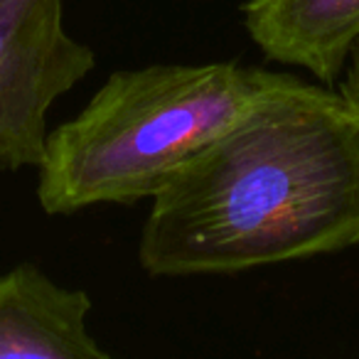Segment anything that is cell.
<instances>
[{
    "label": "cell",
    "mask_w": 359,
    "mask_h": 359,
    "mask_svg": "<svg viewBox=\"0 0 359 359\" xmlns=\"http://www.w3.org/2000/svg\"><path fill=\"white\" fill-rule=\"evenodd\" d=\"M359 246V126L295 74L251 104L150 200L138 264L226 276Z\"/></svg>",
    "instance_id": "6da1fadb"
},
{
    "label": "cell",
    "mask_w": 359,
    "mask_h": 359,
    "mask_svg": "<svg viewBox=\"0 0 359 359\" xmlns=\"http://www.w3.org/2000/svg\"><path fill=\"white\" fill-rule=\"evenodd\" d=\"M290 72L241 62L118 69L47 133L37 202L50 217L153 200L202 148Z\"/></svg>",
    "instance_id": "7a4b0ae2"
},
{
    "label": "cell",
    "mask_w": 359,
    "mask_h": 359,
    "mask_svg": "<svg viewBox=\"0 0 359 359\" xmlns=\"http://www.w3.org/2000/svg\"><path fill=\"white\" fill-rule=\"evenodd\" d=\"M96 55L65 27V0H0V170L37 168L57 99L94 72Z\"/></svg>",
    "instance_id": "3957f363"
},
{
    "label": "cell",
    "mask_w": 359,
    "mask_h": 359,
    "mask_svg": "<svg viewBox=\"0 0 359 359\" xmlns=\"http://www.w3.org/2000/svg\"><path fill=\"white\" fill-rule=\"evenodd\" d=\"M86 290L52 280L32 261L0 273V359H109L89 332Z\"/></svg>",
    "instance_id": "277c9868"
},
{
    "label": "cell",
    "mask_w": 359,
    "mask_h": 359,
    "mask_svg": "<svg viewBox=\"0 0 359 359\" xmlns=\"http://www.w3.org/2000/svg\"><path fill=\"white\" fill-rule=\"evenodd\" d=\"M241 18L266 60L310 72L327 86L359 40V0H246Z\"/></svg>",
    "instance_id": "5b68a950"
},
{
    "label": "cell",
    "mask_w": 359,
    "mask_h": 359,
    "mask_svg": "<svg viewBox=\"0 0 359 359\" xmlns=\"http://www.w3.org/2000/svg\"><path fill=\"white\" fill-rule=\"evenodd\" d=\"M334 91H337L339 99L347 106V111L352 114L354 123L359 126V40L349 50L342 74L334 81Z\"/></svg>",
    "instance_id": "8992f818"
}]
</instances>
